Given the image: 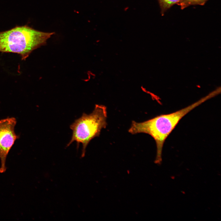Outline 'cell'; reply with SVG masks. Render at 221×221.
<instances>
[{"label":"cell","instance_id":"obj_3","mask_svg":"<svg viewBox=\"0 0 221 221\" xmlns=\"http://www.w3.org/2000/svg\"><path fill=\"white\" fill-rule=\"evenodd\" d=\"M107 108L104 105L96 104L94 110L87 114L83 113L70 126L72 131L71 138L67 147L73 142L77 143V148L82 145V157L84 156L87 146L90 141L99 136L102 129L107 126Z\"/></svg>","mask_w":221,"mask_h":221},{"label":"cell","instance_id":"obj_1","mask_svg":"<svg viewBox=\"0 0 221 221\" xmlns=\"http://www.w3.org/2000/svg\"><path fill=\"white\" fill-rule=\"evenodd\" d=\"M212 97L209 94L192 104L174 112L160 115L142 122L133 121L128 131L132 134H147L153 138L157 147L155 163L160 164L164 142L180 119L191 110Z\"/></svg>","mask_w":221,"mask_h":221},{"label":"cell","instance_id":"obj_6","mask_svg":"<svg viewBox=\"0 0 221 221\" xmlns=\"http://www.w3.org/2000/svg\"><path fill=\"white\" fill-rule=\"evenodd\" d=\"M161 10V14L163 16L168 9L180 0H157Z\"/></svg>","mask_w":221,"mask_h":221},{"label":"cell","instance_id":"obj_2","mask_svg":"<svg viewBox=\"0 0 221 221\" xmlns=\"http://www.w3.org/2000/svg\"><path fill=\"white\" fill-rule=\"evenodd\" d=\"M54 32L36 30L27 25L0 32V52L20 55L25 60L34 50L46 44Z\"/></svg>","mask_w":221,"mask_h":221},{"label":"cell","instance_id":"obj_4","mask_svg":"<svg viewBox=\"0 0 221 221\" xmlns=\"http://www.w3.org/2000/svg\"><path fill=\"white\" fill-rule=\"evenodd\" d=\"M17 120L14 117H8L0 120V173L6 169V160L10 149L20 136L16 134L14 128Z\"/></svg>","mask_w":221,"mask_h":221},{"label":"cell","instance_id":"obj_5","mask_svg":"<svg viewBox=\"0 0 221 221\" xmlns=\"http://www.w3.org/2000/svg\"><path fill=\"white\" fill-rule=\"evenodd\" d=\"M208 0H180L176 4L180 6L181 9L191 5H204Z\"/></svg>","mask_w":221,"mask_h":221}]
</instances>
